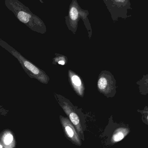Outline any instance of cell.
Listing matches in <instances>:
<instances>
[{
  "instance_id": "6da1fadb",
  "label": "cell",
  "mask_w": 148,
  "mask_h": 148,
  "mask_svg": "<svg viewBox=\"0 0 148 148\" xmlns=\"http://www.w3.org/2000/svg\"><path fill=\"white\" fill-rule=\"evenodd\" d=\"M5 6L16 18L32 31L40 34L47 32V27L40 17L31 12L28 7L18 0H5Z\"/></svg>"
},
{
  "instance_id": "7a4b0ae2",
  "label": "cell",
  "mask_w": 148,
  "mask_h": 148,
  "mask_svg": "<svg viewBox=\"0 0 148 148\" xmlns=\"http://www.w3.org/2000/svg\"><path fill=\"white\" fill-rule=\"evenodd\" d=\"M56 101L75 128L82 141H84L86 129L85 116L82 110L74 105L71 101L61 95L54 93Z\"/></svg>"
},
{
  "instance_id": "3957f363",
  "label": "cell",
  "mask_w": 148,
  "mask_h": 148,
  "mask_svg": "<svg viewBox=\"0 0 148 148\" xmlns=\"http://www.w3.org/2000/svg\"><path fill=\"white\" fill-rule=\"evenodd\" d=\"M0 46L17 59L25 73L30 78H35L44 84H47L48 83L50 78L43 70L27 60L17 50L4 41L0 40Z\"/></svg>"
},
{
  "instance_id": "277c9868",
  "label": "cell",
  "mask_w": 148,
  "mask_h": 148,
  "mask_svg": "<svg viewBox=\"0 0 148 148\" xmlns=\"http://www.w3.org/2000/svg\"><path fill=\"white\" fill-rule=\"evenodd\" d=\"M88 11L83 9L79 6L77 0H72L69 8L68 14L65 17V22L68 28L75 34L77 30L78 23L80 19L84 23L90 39L92 36V29L88 18Z\"/></svg>"
},
{
  "instance_id": "5b68a950",
  "label": "cell",
  "mask_w": 148,
  "mask_h": 148,
  "mask_svg": "<svg viewBox=\"0 0 148 148\" xmlns=\"http://www.w3.org/2000/svg\"><path fill=\"white\" fill-rule=\"evenodd\" d=\"M128 124L117 123L113 120V116L109 119L108 123L101 134L106 146H113L120 142L130 133Z\"/></svg>"
},
{
  "instance_id": "8992f818",
  "label": "cell",
  "mask_w": 148,
  "mask_h": 148,
  "mask_svg": "<svg viewBox=\"0 0 148 148\" xmlns=\"http://www.w3.org/2000/svg\"><path fill=\"white\" fill-rule=\"evenodd\" d=\"M111 14L114 22L119 18L126 19L131 16L128 15V10H132L130 0H103Z\"/></svg>"
},
{
  "instance_id": "52a82bcc",
  "label": "cell",
  "mask_w": 148,
  "mask_h": 148,
  "mask_svg": "<svg viewBox=\"0 0 148 148\" xmlns=\"http://www.w3.org/2000/svg\"><path fill=\"white\" fill-rule=\"evenodd\" d=\"M97 88L100 93L107 98L114 97L116 93V82L114 77L110 72L104 70L98 76Z\"/></svg>"
},
{
  "instance_id": "ba28073f",
  "label": "cell",
  "mask_w": 148,
  "mask_h": 148,
  "mask_svg": "<svg viewBox=\"0 0 148 148\" xmlns=\"http://www.w3.org/2000/svg\"><path fill=\"white\" fill-rule=\"evenodd\" d=\"M60 119L63 132L67 139L74 145L81 147L82 145V139L69 118L60 115Z\"/></svg>"
},
{
  "instance_id": "9c48e42d",
  "label": "cell",
  "mask_w": 148,
  "mask_h": 148,
  "mask_svg": "<svg viewBox=\"0 0 148 148\" xmlns=\"http://www.w3.org/2000/svg\"><path fill=\"white\" fill-rule=\"evenodd\" d=\"M68 77L70 85L77 95L81 97L84 96L85 86L79 75L72 71L69 70Z\"/></svg>"
},
{
  "instance_id": "30bf717a",
  "label": "cell",
  "mask_w": 148,
  "mask_h": 148,
  "mask_svg": "<svg viewBox=\"0 0 148 148\" xmlns=\"http://www.w3.org/2000/svg\"><path fill=\"white\" fill-rule=\"evenodd\" d=\"M139 92L143 95H148V74L143 75L141 79L136 82Z\"/></svg>"
},
{
  "instance_id": "8fae6325",
  "label": "cell",
  "mask_w": 148,
  "mask_h": 148,
  "mask_svg": "<svg viewBox=\"0 0 148 148\" xmlns=\"http://www.w3.org/2000/svg\"><path fill=\"white\" fill-rule=\"evenodd\" d=\"M56 56L53 60V64H59L61 65H65L67 63L68 59L65 56L59 54H56Z\"/></svg>"
},
{
  "instance_id": "7c38bea8",
  "label": "cell",
  "mask_w": 148,
  "mask_h": 148,
  "mask_svg": "<svg viewBox=\"0 0 148 148\" xmlns=\"http://www.w3.org/2000/svg\"><path fill=\"white\" fill-rule=\"evenodd\" d=\"M137 111L140 113L142 115V121L143 122L148 126V107L146 106L143 110L138 109Z\"/></svg>"
},
{
  "instance_id": "4fadbf2b",
  "label": "cell",
  "mask_w": 148,
  "mask_h": 148,
  "mask_svg": "<svg viewBox=\"0 0 148 148\" xmlns=\"http://www.w3.org/2000/svg\"><path fill=\"white\" fill-rule=\"evenodd\" d=\"M13 140V136L11 134H8L5 136L4 138V142L6 145L10 144Z\"/></svg>"
},
{
  "instance_id": "5bb4252c",
  "label": "cell",
  "mask_w": 148,
  "mask_h": 148,
  "mask_svg": "<svg viewBox=\"0 0 148 148\" xmlns=\"http://www.w3.org/2000/svg\"><path fill=\"white\" fill-rule=\"evenodd\" d=\"M0 148H2V146L1 145H0Z\"/></svg>"
},
{
  "instance_id": "9a60e30c",
  "label": "cell",
  "mask_w": 148,
  "mask_h": 148,
  "mask_svg": "<svg viewBox=\"0 0 148 148\" xmlns=\"http://www.w3.org/2000/svg\"><path fill=\"white\" fill-rule=\"evenodd\" d=\"M40 1L42 3H43V2H42V1H41V0H40Z\"/></svg>"
}]
</instances>
